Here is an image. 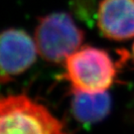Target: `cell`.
I'll return each mask as SVG.
<instances>
[{
	"instance_id": "cell-1",
	"label": "cell",
	"mask_w": 134,
	"mask_h": 134,
	"mask_svg": "<svg viewBox=\"0 0 134 134\" xmlns=\"http://www.w3.org/2000/svg\"><path fill=\"white\" fill-rule=\"evenodd\" d=\"M0 134H72L50 110L26 94L0 98Z\"/></svg>"
},
{
	"instance_id": "cell-2",
	"label": "cell",
	"mask_w": 134,
	"mask_h": 134,
	"mask_svg": "<svg viewBox=\"0 0 134 134\" xmlns=\"http://www.w3.org/2000/svg\"><path fill=\"white\" fill-rule=\"evenodd\" d=\"M115 77L114 61L102 49L82 47L66 60V77L75 91H106L113 85Z\"/></svg>"
},
{
	"instance_id": "cell-3",
	"label": "cell",
	"mask_w": 134,
	"mask_h": 134,
	"mask_svg": "<svg viewBox=\"0 0 134 134\" xmlns=\"http://www.w3.org/2000/svg\"><path fill=\"white\" fill-rule=\"evenodd\" d=\"M83 32L65 12H55L41 18L35 31V43L40 56L50 63H61L81 47Z\"/></svg>"
},
{
	"instance_id": "cell-4",
	"label": "cell",
	"mask_w": 134,
	"mask_h": 134,
	"mask_svg": "<svg viewBox=\"0 0 134 134\" xmlns=\"http://www.w3.org/2000/svg\"><path fill=\"white\" fill-rule=\"evenodd\" d=\"M35 40L20 29L0 33V75L6 80L18 76L33 65L37 57Z\"/></svg>"
},
{
	"instance_id": "cell-5",
	"label": "cell",
	"mask_w": 134,
	"mask_h": 134,
	"mask_svg": "<svg viewBox=\"0 0 134 134\" xmlns=\"http://www.w3.org/2000/svg\"><path fill=\"white\" fill-rule=\"evenodd\" d=\"M97 26L110 40L124 41L134 37V0H101Z\"/></svg>"
},
{
	"instance_id": "cell-6",
	"label": "cell",
	"mask_w": 134,
	"mask_h": 134,
	"mask_svg": "<svg viewBox=\"0 0 134 134\" xmlns=\"http://www.w3.org/2000/svg\"><path fill=\"white\" fill-rule=\"evenodd\" d=\"M111 97L106 92H83L72 90V111L82 123H96L109 114Z\"/></svg>"
},
{
	"instance_id": "cell-7",
	"label": "cell",
	"mask_w": 134,
	"mask_h": 134,
	"mask_svg": "<svg viewBox=\"0 0 134 134\" xmlns=\"http://www.w3.org/2000/svg\"><path fill=\"white\" fill-rule=\"evenodd\" d=\"M7 81V80H6L4 77H2V76L0 75V81Z\"/></svg>"
},
{
	"instance_id": "cell-8",
	"label": "cell",
	"mask_w": 134,
	"mask_h": 134,
	"mask_svg": "<svg viewBox=\"0 0 134 134\" xmlns=\"http://www.w3.org/2000/svg\"><path fill=\"white\" fill-rule=\"evenodd\" d=\"M133 56H134V46H133Z\"/></svg>"
}]
</instances>
